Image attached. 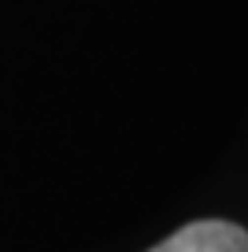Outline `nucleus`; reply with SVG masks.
Wrapping results in <instances>:
<instances>
[{"instance_id": "f257e3e1", "label": "nucleus", "mask_w": 248, "mask_h": 252, "mask_svg": "<svg viewBox=\"0 0 248 252\" xmlns=\"http://www.w3.org/2000/svg\"><path fill=\"white\" fill-rule=\"evenodd\" d=\"M148 252H248V230L226 219H196Z\"/></svg>"}]
</instances>
